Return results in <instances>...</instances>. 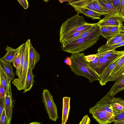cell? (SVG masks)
<instances>
[{"label":"cell","instance_id":"cell-1","mask_svg":"<svg viewBox=\"0 0 124 124\" xmlns=\"http://www.w3.org/2000/svg\"><path fill=\"white\" fill-rule=\"evenodd\" d=\"M85 56L83 53L72 54L70 57L71 64L70 68L76 75L86 78L91 83L99 80V77L86 60Z\"/></svg>","mask_w":124,"mask_h":124},{"label":"cell","instance_id":"cell-2","mask_svg":"<svg viewBox=\"0 0 124 124\" xmlns=\"http://www.w3.org/2000/svg\"><path fill=\"white\" fill-rule=\"evenodd\" d=\"M93 24L87 23L83 16H79L78 13L76 14L68 19L62 24L60 31V42L62 44L68 36Z\"/></svg>","mask_w":124,"mask_h":124},{"label":"cell","instance_id":"cell-3","mask_svg":"<svg viewBox=\"0 0 124 124\" xmlns=\"http://www.w3.org/2000/svg\"><path fill=\"white\" fill-rule=\"evenodd\" d=\"M100 37L95 38H80L65 42L62 44V50L72 54L83 51L96 44Z\"/></svg>","mask_w":124,"mask_h":124},{"label":"cell","instance_id":"cell-4","mask_svg":"<svg viewBox=\"0 0 124 124\" xmlns=\"http://www.w3.org/2000/svg\"><path fill=\"white\" fill-rule=\"evenodd\" d=\"M42 95V101L49 119L53 121L56 122L58 116L57 106L50 92L46 89L43 90Z\"/></svg>","mask_w":124,"mask_h":124},{"label":"cell","instance_id":"cell-5","mask_svg":"<svg viewBox=\"0 0 124 124\" xmlns=\"http://www.w3.org/2000/svg\"><path fill=\"white\" fill-rule=\"evenodd\" d=\"M30 41V39H29L25 42V57L21 76L19 78L14 79L12 82L18 90H24V88L28 70L29 68V50Z\"/></svg>","mask_w":124,"mask_h":124},{"label":"cell","instance_id":"cell-6","mask_svg":"<svg viewBox=\"0 0 124 124\" xmlns=\"http://www.w3.org/2000/svg\"><path fill=\"white\" fill-rule=\"evenodd\" d=\"M113 97L107 93L100 101L97 102L94 106L90 108L89 112L91 114L96 110L102 109L115 116L110 103L111 99Z\"/></svg>","mask_w":124,"mask_h":124},{"label":"cell","instance_id":"cell-7","mask_svg":"<svg viewBox=\"0 0 124 124\" xmlns=\"http://www.w3.org/2000/svg\"><path fill=\"white\" fill-rule=\"evenodd\" d=\"M119 54L108 57H99L98 62L95 64L90 66L99 78L105 69L117 57Z\"/></svg>","mask_w":124,"mask_h":124},{"label":"cell","instance_id":"cell-8","mask_svg":"<svg viewBox=\"0 0 124 124\" xmlns=\"http://www.w3.org/2000/svg\"><path fill=\"white\" fill-rule=\"evenodd\" d=\"M14 99L12 96L10 82L6 93L5 110L7 117L6 124H10L12 118L13 109L14 106Z\"/></svg>","mask_w":124,"mask_h":124},{"label":"cell","instance_id":"cell-9","mask_svg":"<svg viewBox=\"0 0 124 124\" xmlns=\"http://www.w3.org/2000/svg\"><path fill=\"white\" fill-rule=\"evenodd\" d=\"M91 114L93 118L100 124H107L114 121L115 116L103 109L96 110Z\"/></svg>","mask_w":124,"mask_h":124},{"label":"cell","instance_id":"cell-10","mask_svg":"<svg viewBox=\"0 0 124 124\" xmlns=\"http://www.w3.org/2000/svg\"><path fill=\"white\" fill-rule=\"evenodd\" d=\"M124 55V50L119 54L117 57L104 70L99 77V81L101 86L105 85L107 82L111 73L115 67L118 61L120 58Z\"/></svg>","mask_w":124,"mask_h":124},{"label":"cell","instance_id":"cell-11","mask_svg":"<svg viewBox=\"0 0 124 124\" xmlns=\"http://www.w3.org/2000/svg\"><path fill=\"white\" fill-rule=\"evenodd\" d=\"M124 19L119 16H105L98 22L100 26H113L123 25Z\"/></svg>","mask_w":124,"mask_h":124},{"label":"cell","instance_id":"cell-12","mask_svg":"<svg viewBox=\"0 0 124 124\" xmlns=\"http://www.w3.org/2000/svg\"><path fill=\"white\" fill-rule=\"evenodd\" d=\"M40 58V54L33 47L30 41L29 50V68L32 70Z\"/></svg>","mask_w":124,"mask_h":124},{"label":"cell","instance_id":"cell-13","mask_svg":"<svg viewBox=\"0 0 124 124\" xmlns=\"http://www.w3.org/2000/svg\"><path fill=\"white\" fill-rule=\"evenodd\" d=\"M100 35L101 27L97 23H94V24L87 31L75 39L86 37L95 38L100 36Z\"/></svg>","mask_w":124,"mask_h":124},{"label":"cell","instance_id":"cell-14","mask_svg":"<svg viewBox=\"0 0 124 124\" xmlns=\"http://www.w3.org/2000/svg\"><path fill=\"white\" fill-rule=\"evenodd\" d=\"M93 0H81L71 3L70 5L74 8H80L87 9L100 14L93 3Z\"/></svg>","mask_w":124,"mask_h":124},{"label":"cell","instance_id":"cell-15","mask_svg":"<svg viewBox=\"0 0 124 124\" xmlns=\"http://www.w3.org/2000/svg\"><path fill=\"white\" fill-rule=\"evenodd\" d=\"M110 103L115 115L124 111V99L121 98L113 97Z\"/></svg>","mask_w":124,"mask_h":124},{"label":"cell","instance_id":"cell-16","mask_svg":"<svg viewBox=\"0 0 124 124\" xmlns=\"http://www.w3.org/2000/svg\"><path fill=\"white\" fill-rule=\"evenodd\" d=\"M70 97H64L62 99V124H65L67 122L70 108Z\"/></svg>","mask_w":124,"mask_h":124},{"label":"cell","instance_id":"cell-17","mask_svg":"<svg viewBox=\"0 0 124 124\" xmlns=\"http://www.w3.org/2000/svg\"><path fill=\"white\" fill-rule=\"evenodd\" d=\"M107 94L112 96L124 90V76L118 78Z\"/></svg>","mask_w":124,"mask_h":124},{"label":"cell","instance_id":"cell-18","mask_svg":"<svg viewBox=\"0 0 124 124\" xmlns=\"http://www.w3.org/2000/svg\"><path fill=\"white\" fill-rule=\"evenodd\" d=\"M11 63L10 62L0 59V67L6 74L10 80L11 81L14 78L15 74Z\"/></svg>","mask_w":124,"mask_h":124},{"label":"cell","instance_id":"cell-19","mask_svg":"<svg viewBox=\"0 0 124 124\" xmlns=\"http://www.w3.org/2000/svg\"><path fill=\"white\" fill-rule=\"evenodd\" d=\"M21 45L16 49L7 46L5 49L7 52L5 55L0 58L7 62L11 63L16 55L20 50Z\"/></svg>","mask_w":124,"mask_h":124},{"label":"cell","instance_id":"cell-20","mask_svg":"<svg viewBox=\"0 0 124 124\" xmlns=\"http://www.w3.org/2000/svg\"><path fill=\"white\" fill-rule=\"evenodd\" d=\"M74 8L78 13L82 14L92 19H100L101 16L102 15L99 13L89 9L80 8Z\"/></svg>","mask_w":124,"mask_h":124},{"label":"cell","instance_id":"cell-21","mask_svg":"<svg viewBox=\"0 0 124 124\" xmlns=\"http://www.w3.org/2000/svg\"><path fill=\"white\" fill-rule=\"evenodd\" d=\"M98 1L99 3L109 12V15L108 16H119L118 11L112 4L107 0H98Z\"/></svg>","mask_w":124,"mask_h":124},{"label":"cell","instance_id":"cell-22","mask_svg":"<svg viewBox=\"0 0 124 124\" xmlns=\"http://www.w3.org/2000/svg\"><path fill=\"white\" fill-rule=\"evenodd\" d=\"M35 76L30 68H29L27 75L23 93L30 91L31 89L34 82V78Z\"/></svg>","mask_w":124,"mask_h":124},{"label":"cell","instance_id":"cell-23","mask_svg":"<svg viewBox=\"0 0 124 124\" xmlns=\"http://www.w3.org/2000/svg\"><path fill=\"white\" fill-rule=\"evenodd\" d=\"M21 56L20 63L19 68L16 69V74L19 78L21 77L22 73L23 66L25 59L26 53V43L21 45Z\"/></svg>","mask_w":124,"mask_h":124},{"label":"cell","instance_id":"cell-24","mask_svg":"<svg viewBox=\"0 0 124 124\" xmlns=\"http://www.w3.org/2000/svg\"><path fill=\"white\" fill-rule=\"evenodd\" d=\"M0 83L4 87L6 93L8 89L9 83L11 80H10L7 75L0 67Z\"/></svg>","mask_w":124,"mask_h":124},{"label":"cell","instance_id":"cell-25","mask_svg":"<svg viewBox=\"0 0 124 124\" xmlns=\"http://www.w3.org/2000/svg\"><path fill=\"white\" fill-rule=\"evenodd\" d=\"M124 41V34L121 33L116 34L111 37L107 40L106 44L110 45L118 43Z\"/></svg>","mask_w":124,"mask_h":124},{"label":"cell","instance_id":"cell-26","mask_svg":"<svg viewBox=\"0 0 124 124\" xmlns=\"http://www.w3.org/2000/svg\"><path fill=\"white\" fill-rule=\"evenodd\" d=\"M123 46H124V41L119 43L110 45H108L106 44L98 48L97 51L99 52L115 49L118 47Z\"/></svg>","mask_w":124,"mask_h":124},{"label":"cell","instance_id":"cell-27","mask_svg":"<svg viewBox=\"0 0 124 124\" xmlns=\"http://www.w3.org/2000/svg\"><path fill=\"white\" fill-rule=\"evenodd\" d=\"M122 51H117L113 49L111 50L98 52L95 54L97 56L99 57H108L113 55L119 54L123 52Z\"/></svg>","mask_w":124,"mask_h":124},{"label":"cell","instance_id":"cell-28","mask_svg":"<svg viewBox=\"0 0 124 124\" xmlns=\"http://www.w3.org/2000/svg\"><path fill=\"white\" fill-rule=\"evenodd\" d=\"M93 3L97 10L102 15L109 16V12L99 3L98 0H93Z\"/></svg>","mask_w":124,"mask_h":124},{"label":"cell","instance_id":"cell-29","mask_svg":"<svg viewBox=\"0 0 124 124\" xmlns=\"http://www.w3.org/2000/svg\"><path fill=\"white\" fill-rule=\"evenodd\" d=\"M93 25L89 26L82 31L76 32L68 36L65 39L63 43L65 42L68 41L75 39L81 35L82 33L87 31Z\"/></svg>","mask_w":124,"mask_h":124},{"label":"cell","instance_id":"cell-30","mask_svg":"<svg viewBox=\"0 0 124 124\" xmlns=\"http://www.w3.org/2000/svg\"><path fill=\"white\" fill-rule=\"evenodd\" d=\"M111 26H102L101 27V35L107 40L111 37L110 29Z\"/></svg>","mask_w":124,"mask_h":124},{"label":"cell","instance_id":"cell-31","mask_svg":"<svg viewBox=\"0 0 124 124\" xmlns=\"http://www.w3.org/2000/svg\"><path fill=\"white\" fill-rule=\"evenodd\" d=\"M110 31L111 37L117 34H124V26L123 25L111 26Z\"/></svg>","mask_w":124,"mask_h":124},{"label":"cell","instance_id":"cell-32","mask_svg":"<svg viewBox=\"0 0 124 124\" xmlns=\"http://www.w3.org/2000/svg\"><path fill=\"white\" fill-rule=\"evenodd\" d=\"M124 66V55L122 56L118 61L115 67L111 73L108 78L115 73Z\"/></svg>","mask_w":124,"mask_h":124},{"label":"cell","instance_id":"cell-33","mask_svg":"<svg viewBox=\"0 0 124 124\" xmlns=\"http://www.w3.org/2000/svg\"><path fill=\"white\" fill-rule=\"evenodd\" d=\"M124 76V66L114 74L110 77L107 82L111 81H115L118 78Z\"/></svg>","mask_w":124,"mask_h":124},{"label":"cell","instance_id":"cell-34","mask_svg":"<svg viewBox=\"0 0 124 124\" xmlns=\"http://www.w3.org/2000/svg\"><path fill=\"white\" fill-rule=\"evenodd\" d=\"M21 46L19 51L15 56L12 62L13 66L16 68V69L19 68L20 63L21 56Z\"/></svg>","mask_w":124,"mask_h":124},{"label":"cell","instance_id":"cell-35","mask_svg":"<svg viewBox=\"0 0 124 124\" xmlns=\"http://www.w3.org/2000/svg\"><path fill=\"white\" fill-rule=\"evenodd\" d=\"M118 13L119 16L124 19V0H121L119 3Z\"/></svg>","mask_w":124,"mask_h":124},{"label":"cell","instance_id":"cell-36","mask_svg":"<svg viewBox=\"0 0 124 124\" xmlns=\"http://www.w3.org/2000/svg\"><path fill=\"white\" fill-rule=\"evenodd\" d=\"M123 120H124V111L117 113L115 115L114 122Z\"/></svg>","mask_w":124,"mask_h":124},{"label":"cell","instance_id":"cell-37","mask_svg":"<svg viewBox=\"0 0 124 124\" xmlns=\"http://www.w3.org/2000/svg\"><path fill=\"white\" fill-rule=\"evenodd\" d=\"M6 96L0 99V117H1L3 110L5 109V106Z\"/></svg>","mask_w":124,"mask_h":124},{"label":"cell","instance_id":"cell-38","mask_svg":"<svg viewBox=\"0 0 124 124\" xmlns=\"http://www.w3.org/2000/svg\"><path fill=\"white\" fill-rule=\"evenodd\" d=\"M7 117L5 109L3 110L1 116L0 117V124H6Z\"/></svg>","mask_w":124,"mask_h":124},{"label":"cell","instance_id":"cell-39","mask_svg":"<svg viewBox=\"0 0 124 124\" xmlns=\"http://www.w3.org/2000/svg\"><path fill=\"white\" fill-rule=\"evenodd\" d=\"M91 122L90 119L88 116L86 115L82 118L79 123L80 124H89Z\"/></svg>","mask_w":124,"mask_h":124},{"label":"cell","instance_id":"cell-40","mask_svg":"<svg viewBox=\"0 0 124 124\" xmlns=\"http://www.w3.org/2000/svg\"><path fill=\"white\" fill-rule=\"evenodd\" d=\"M20 4L24 9H27L29 7L27 0H17Z\"/></svg>","mask_w":124,"mask_h":124},{"label":"cell","instance_id":"cell-41","mask_svg":"<svg viewBox=\"0 0 124 124\" xmlns=\"http://www.w3.org/2000/svg\"><path fill=\"white\" fill-rule=\"evenodd\" d=\"M111 3L116 9L118 12V6L119 2L121 0H107Z\"/></svg>","mask_w":124,"mask_h":124},{"label":"cell","instance_id":"cell-42","mask_svg":"<svg viewBox=\"0 0 124 124\" xmlns=\"http://www.w3.org/2000/svg\"><path fill=\"white\" fill-rule=\"evenodd\" d=\"M5 96V89L2 85L0 83V99L4 97Z\"/></svg>","mask_w":124,"mask_h":124},{"label":"cell","instance_id":"cell-43","mask_svg":"<svg viewBox=\"0 0 124 124\" xmlns=\"http://www.w3.org/2000/svg\"><path fill=\"white\" fill-rule=\"evenodd\" d=\"M97 56L95 54H90L85 56L86 60L88 62L93 61Z\"/></svg>","mask_w":124,"mask_h":124},{"label":"cell","instance_id":"cell-44","mask_svg":"<svg viewBox=\"0 0 124 124\" xmlns=\"http://www.w3.org/2000/svg\"><path fill=\"white\" fill-rule=\"evenodd\" d=\"M66 58L67 59H65V60L64 62L67 64L68 62V65L69 66L71 64V61L70 58L67 57Z\"/></svg>","mask_w":124,"mask_h":124},{"label":"cell","instance_id":"cell-45","mask_svg":"<svg viewBox=\"0 0 124 124\" xmlns=\"http://www.w3.org/2000/svg\"><path fill=\"white\" fill-rule=\"evenodd\" d=\"M115 124H124V120L114 122Z\"/></svg>","mask_w":124,"mask_h":124},{"label":"cell","instance_id":"cell-46","mask_svg":"<svg viewBox=\"0 0 124 124\" xmlns=\"http://www.w3.org/2000/svg\"><path fill=\"white\" fill-rule=\"evenodd\" d=\"M81 0H70L68 3V5H70L71 3Z\"/></svg>","mask_w":124,"mask_h":124},{"label":"cell","instance_id":"cell-47","mask_svg":"<svg viewBox=\"0 0 124 124\" xmlns=\"http://www.w3.org/2000/svg\"><path fill=\"white\" fill-rule=\"evenodd\" d=\"M59 1L60 3H62L66 1H68V2H69V0H59Z\"/></svg>","mask_w":124,"mask_h":124},{"label":"cell","instance_id":"cell-48","mask_svg":"<svg viewBox=\"0 0 124 124\" xmlns=\"http://www.w3.org/2000/svg\"><path fill=\"white\" fill-rule=\"evenodd\" d=\"M44 0L45 2H47L49 0Z\"/></svg>","mask_w":124,"mask_h":124}]
</instances>
